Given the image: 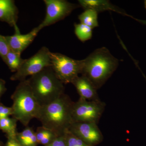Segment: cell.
Wrapping results in <instances>:
<instances>
[{
	"label": "cell",
	"instance_id": "d6986e66",
	"mask_svg": "<svg viewBox=\"0 0 146 146\" xmlns=\"http://www.w3.org/2000/svg\"><path fill=\"white\" fill-rule=\"evenodd\" d=\"M74 33L78 39L82 42L90 40L93 36V29L86 25L75 23Z\"/></svg>",
	"mask_w": 146,
	"mask_h": 146
},
{
	"label": "cell",
	"instance_id": "277c9868",
	"mask_svg": "<svg viewBox=\"0 0 146 146\" xmlns=\"http://www.w3.org/2000/svg\"><path fill=\"white\" fill-rule=\"evenodd\" d=\"M11 98L13 102L12 117L26 127L28 126L32 119H37L41 106L35 97L27 80L20 82Z\"/></svg>",
	"mask_w": 146,
	"mask_h": 146
},
{
	"label": "cell",
	"instance_id": "30bf717a",
	"mask_svg": "<svg viewBox=\"0 0 146 146\" xmlns=\"http://www.w3.org/2000/svg\"><path fill=\"white\" fill-rule=\"evenodd\" d=\"M14 29L15 33L11 36H5V38L10 49L20 54L32 43L41 31L37 27L27 34H22L17 26Z\"/></svg>",
	"mask_w": 146,
	"mask_h": 146
},
{
	"label": "cell",
	"instance_id": "ac0fdd59",
	"mask_svg": "<svg viewBox=\"0 0 146 146\" xmlns=\"http://www.w3.org/2000/svg\"><path fill=\"white\" fill-rule=\"evenodd\" d=\"M35 133L38 144L45 146L50 143L58 136L52 131L42 126L37 127Z\"/></svg>",
	"mask_w": 146,
	"mask_h": 146
},
{
	"label": "cell",
	"instance_id": "5bb4252c",
	"mask_svg": "<svg viewBox=\"0 0 146 146\" xmlns=\"http://www.w3.org/2000/svg\"><path fill=\"white\" fill-rule=\"evenodd\" d=\"M16 138L23 146H36L38 144L35 131L29 126L26 127L23 131L18 132Z\"/></svg>",
	"mask_w": 146,
	"mask_h": 146
},
{
	"label": "cell",
	"instance_id": "ba28073f",
	"mask_svg": "<svg viewBox=\"0 0 146 146\" xmlns=\"http://www.w3.org/2000/svg\"><path fill=\"white\" fill-rule=\"evenodd\" d=\"M46 13L44 21L38 26L40 30L63 20L79 5L72 3L65 0H44Z\"/></svg>",
	"mask_w": 146,
	"mask_h": 146
},
{
	"label": "cell",
	"instance_id": "e0dca14e",
	"mask_svg": "<svg viewBox=\"0 0 146 146\" xmlns=\"http://www.w3.org/2000/svg\"><path fill=\"white\" fill-rule=\"evenodd\" d=\"M25 60L21 58V54L10 49L3 60L11 72L15 73L21 67Z\"/></svg>",
	"mask_w": 146,
	"mask_h": 146
},
{
	"label": "cell",
	"instance_id": "52a82bcc",
	"mask_svg": "<svg viewBox=\"0 0 146 146\" xmlns=\"http://www.w3.org/2000/svg\"><path fill=\"white\" fill-rule=\"evenodd\" d=\"M104 103L100 101H90L80 98L74 102L72 116L74 122L93 123H97L104 108Z\"/></svg>",
	"mask_w": 146,
	"mask_h": 146
},
{
	"label": "cell",
	"instance_id": "603a6c76",
	"mask_svg": "<svg viewBox=\"0 0 146 146\" xmlns=\"http://www.w3.org/2000/svg\"><path fill=\"white\" fill-rule=\"evenodd\" d=\"M45 146H67L64 135L58 136L52 143Z\"/></svg>",
	"mask_w": 146,
	"mask_h": 146
},
{
	"label": "cell",
	"instance_id": "ffe728a7",
	"mask_svg": "<svg viewBox=\"0 0 146 146\" xmlns=\"http://www.w3.org/2000/svg\"><path fill=\"white\" fill-rule=\"evenodd\" d=\"M63 135L67 146H89L69 129L65 131Z\"/></svg>",
	"mask_w": 146,
	"mask_h": 146
},
{
	"label": "cell",
	"instance_id": "cb8c5ba5",
	"mask_svg": "<svg viewBox=\"0 0 146 146\" xmlns=\"http://www.w3.org/2000/svg\"><path fill=\"white\" fill-rule=\"evenodd\" d=\"M4 146H23L20 143L16 137L7 138V141Z\"/></svg>",
	"mask_w": 146,
	"mask_h": 146
},
{
	"label": "cell",
	"instance_id": "7a4b0ae2",
	"mask_svg": "<svg viewBox=\"0 0 146 146\" xmlns=\"http://www.w3.org/2000/svg\"><path fill=\"white\" fill-rule=\"evenodd\" d=\"M73 103L64 94L56 100L42 106L36 119L42 126L52 131L57 136L63 135L74 123L72 116Z\"/></svg>",
	"mask_w": 146,
	"mask_h": 146
},
{
	"label": "cell",
	"instance_id": "9a60e30c",
	"mask_svg": "<svg viewBox=\"0 0 146 146\" xmlns=\"http://www.w3.org/2000/svg\"><path fill=\"white\" fill-rule=\"evenodd\" d=\"M18 120L15 118L7 117L0 119V130L5 133L7 138L16 137Z\"/></svg>",
	"mask_w": 146,
	"mask_h": 146
},
{
	"label": "cell",
	"instance_id": "6da1fadb",
	"mask_svg": "<svg viewBox=\"0 0 146 146\" xmlns=\"http://www.w3.org/2000/svg\"><path fill=\"white\" fill-rule=\"evenodd\" d=\"M82 61V75L88 79L97 89L104 84L119 65V60L105 47L95 50Z\"/></svg>",
	"mask_w": 146,
	"mask_h": 146
},
{
	"label": "cell",
	"instance_id": "d4e9b609",
	"mask_svg": "<svg viewBox=\"0 0 146 146\" xmlns=\"http://www.w3.org/2000/svg\"><path fill=\"white\" fill-rule=\"evenodd\" d=\"M7 89L6 86V82L2 79L0 78V98L6 92Z\"/></svg>",
	"mask_w": 146,
	"mask_h": 146
},
{
	"label": "cell",
	"instance_id": "8992f818",
	"mask_svg": "<svg viewBox=\"0 0 146 146\" xmlns=\"http://www.w3.org/2000/svg\"><path fill=\"white\" fill-rule=\"evenodd\" d=\"M50 52L46 47H42L34 55L25 59L18 70L11 76V80L23 81L27 77L34 75L45 68L51 66Z\"/></svg>",
	"mask_w": 146,
	"mask_h": 146
},
{
	"label": "cell",
	"instance_id": "2e32d148",
	"mask_svg": "<svg viewBox=\"0 0 146 146\" xmlns=\"http://www.w3.org/2000/svg\"><path fill=\"white\" fill-rule=\"evenodd\" d=\"M98 13L91 9H86L78 16L80 23L86 25L92 29L99 27Z\"/></svg>",
	"mask_w": 146,
	"mask_h": 146
},
{
	"label": "cell",
	"instance_id": "5b68a950",
	"mask_svg": "<svg viewBox=\"0 0 146 146\" xmlns=\"http://www.w3.org/2000/svg\"><path fill=\"white\" fill-rule=\"evenodd\" d=\"M51 67L63 84L72 83L81 74L83 61L75 60L59 53L50 52Z\"/></svg>",
	"mask_w": 146,
	"mask_h": 146
},
{
	"label": "cell",
	"instance_id": "7c38bea8",
	"mask_svg": "<svg viewBox=\"0 0 146 146\" xmlns=\"http://www.w3.org/2000/svg\"><path fill=\"white\" fill-rule=\"evenodd\" d=\"M18 7L13 0H0V21L11 27L17 26L18 18Z\"/></svg>",
	"mask_w": 146,
	"mask_h": 146
},
{
	"label": "cell",
	"instance_id": "484cf974",
	"mask_svg": "<svg viewBox=\"0 0 146 146\" xmlns=\"http://www.w3.org/2000/svg\"><path fill=\"white\" fill-rule=\"evenodd\" d=\"M138 69H139V70H140V71H141V73H142V74H143V76L144 78H145V80H146V76H145V74H143V72H142V71L141 70V69H140V68H139H139H138Z\"/></svg>",
	"mask_w": 146,
	"mask_h": 146
},
{
	"label": "cell",
	"instance_id": "8fae6325",
	"mask_svg": "<svg viewBox=\"0 0 146 146\" xmlns=\"http://www.w3.org/2000/svg\"><path fill=\"white\" fill-rule=\"evenodd\" d=\"M72 83L75 87L80 98L90 101L100 100L97 89L84 76H78Z\"/></svg>",
	"mask_w": 146,
	"mask_h": 146
},
{
	"label": "cell",
	"instance_id": "9c48e42d",
	"mask_svg": "<svg viewBox=\"0 0 146 146\" xmlns=\"http://www.w3.org/2000/svg\"><path fill=\"white\" fill-rule=\"evenodd\" d=\"M69 129L89 146L99 143L102 139V135L97 123L74 122Z\"/></svg>",
	"mask_w": 146,
	"mask_h": 146
},
{
	"label": "cell",
	"instance_id": "83f0119b",
	"mask_svg": "<svg viewBox=\"0 0 146 146\" xmlns=\"http://www.w3.org/2000/svg\"><path fill=\"white\" fill-rule=\"evenodd\" d=\"M0 146H4L3 145L2 142L1 141H0Z\"/></svg>",
	"mask_w": 146,
	"mask_h": 146
},
{
	"label": "cell",
	"instance_id": "4fadbf2b",
	"mask_svg": "<svg viewBox=\"0 0 146 146\" xmlns=\"http://www.w3.org/2000/svg\"><path fill=\"white\" fill-rule=\"evenodd\" d=\"M79 5L84 9H91L98 13L110 11L123 16L128 15L122 9L112 4L108 0H78Z\"/></svg>",
	"mask_w": 146,
	"mask_h": 146
},
{
	"label": "cell",
	"instance_id": "4316f807",
	"mask_svg": "<svg viewBox=\"0 0 146 146\" xmlns=\"http://www.w3.org/2000/svg\"><path fill=\"white\" fill-rule=\"evenodd\" d=\"M144 5H145V7L146 10V0H145V1H144Z\"/></svg>",
	"mask_w": 146,
	"mask_h": 146
},
{
	"label": "cell",
	"instance_id": "3957f363",
	"mask_svg": "<svg viewBox=\"0 0 146 146\" xmlns=\"http://www.w3.org/2000/svg\"><path fill=\"white\" fill-rule=\"evenodd\" d=\"M27 80L41 107L56 100L64 94V84L58 78L51 66L31 76Z\"/></svg>",
	"mask_w": 146,
	"mask_h": 146
},
{
	"label": "cell",
	"instance_id": "44dd1931",
	"mask_svg": "<svg viewBox=\"0 0 146 146\" xmlns=\"http://www.w3.org/2000/svg\"><path fill=\"white\" fill-rule=\"evenodd\" d=\"M10 50L5 36L0 34V57L3 60Z\"/></svg>",
	"mask_w": 146,
	"mask_h": 146
},
{
	"label": "cell",
	"instance_id": "7402d4cb",
	"mask_svg": "<svg viewBox=\"0 0 146 146\" xmlns=\"http://www.w3.org/2000/svg\"><path fill=\"white\" fill-rule=\"evenodd\" d=\"M13 115V110L11 107H9L3 104L0 101V119L7 117Z\"/></svg>",
	"mask_w": 146,
	"mask_h": 146
}]
</instances>
